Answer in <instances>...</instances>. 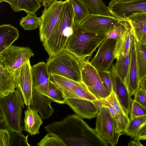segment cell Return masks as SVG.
Segmentation results:
<instances>
[{
	"mask_svg": "<svg viewBox=\"0 0 146 146\" xmlns=\"http://www.w3.org/2000/svg\"><path fill=\"white\" fill-rule=\"evenodd\" d=\"M140 83L138 75L134 41L132 48L131 62L127 80L128 89L131 96L134 95L140 87Z\"/></svg>",
	"mask_w": 146,
	"mask_h": 146,
	"instance_id": "obj_21",
	"label": "cell"
},
{
	"mask_svg": "<svg viewBox=\"0 0 146 146\" xmlns=\"http://www.w3.org/2000/svg\"><path fill=\"white\" fill-rule=\"evenodd\" d=\"M104 99L115 109L118 113L125 112L122 109L113 90L107 97Z\"/></svg>",
	"mask_w": 146,
	"mask_h": 146,
	"instance_id": "obj_38",
	"label": "cell"
},
{
	"mask_svg": "<svg viewBox=\"0 0 146 146\" xmlns=\"http://www.w3.org/2000/svg\"><path fill=\"white\" fill-rule=\"evenodd\" d=\"M69 106L77 115L82 118L91 119L96 116L102 105L101 100L94 101L70 98L66 100Z\"/></svg>",
	"mask_w": 146,
	"mask_h": 146,
	"instance_id": "obj_15",
	"label": "cell"
},
{
	"mask_svg": "<svg viewBox=\"0 0 146 146\" xmlns=\"http://www.w3.org/2000/svg\"><path fill=\"white\" fill-rule=\"evenodd\" d=\"M120 21L112 15L90 14L79 25L86 31L105 34L117 25Z\"/></svg>",
	"mask_w": 146,
	"mask_h": 146,
	"instance_id": "obj_14",
	"label": "cell"
},
{
	"mask_svg": "<svg viewBox=\"0 0 146 146\" xmlns=\"http://www.w3.org/2000/svg\"><path fill=\"white\" fill-rule=\"evenodd\" d=\"M117 0H111V2H115L116 1H117Z\"/></svg>",
	"mask_w": 146,
	"mask_h": 146,
	"instance_id": "obj_46",
	"label": "cell"
},
{
	"mask_svg": "<svg viewBox=\"0 0 146 146\" xmlns=\"http://www.w3.org/2000/svg\"><path fill=\"white\" fill-rule=\"evenodd\" d=\"M50 80L62 92L66 99H78L89 101L100 100L89 91L82 82H76L54 74L50 75Z\"/></svg>",
	"mask_w": 146,
	"mask_h": 146,
	"instance_id": "obj_7",
	"label": "cell"
},
{
	"mask_svg": "<svg viewBox=\"0 0 146 146\" xmlns=\"http://www.w3.org/2000/svg\"><path fill=\"white\" fill-rule=\"evenodd\" d=\"M137 137L140 140H146V123L142 127L138 132Z\"/></svg>",
	"mask_w": 146,
	"mask_h": 146,
	"instance_id": "obj_42",
	"label": "cell"
},
{
	"mask_svg": "<svg viewBox=\"0 0 146 146\" xmlns=\"http://www.w3.org/2000/svg\"><path fill=\"white\" fill-rule=\"evenodd\" d=\"M41 23L40 17L35 14L28 13L20 20L19 25L24 30L32 31L39 28Z\"/></svg>",
	"mask_w": 146,
	"mask_h": 146,
	"instance_id": "obj_29",
	"label": "cell"
},
{
	"mask_svg": "<svg viewBox=\"0 0 146 146\" xmlns=\"http://www.w3.org/2000/svg\"><path fill=\"white\" fill-rule=\"evenodd\" d=\"M34 55L29 47L12 45L0 53V61L9 71L13 72Z\"/></svg>",
	"mask_w": 146,
	"mask_h": 146,
	"instance_id": "obj_8",
	"label": "cell"
},
{
	"mask_svg": "<svg viewBox=\"0 0 146 146\" xmlns=\"http://www.w3.org/2000/svg\"><path fill=\"white\" fill-rule=\"evenodd\" d=\"M81 74L82 82L98 99H105L110 95V93L103 84L97 70L85 60H83Z\"/></svg>",
	"mask_w": 146,
	"mask_h": 146,
	"instance_id": "obj_10",
	"label": "cell"
},
{
	"mask_svg": "<svg viewBox=\"0 0 146 146\" xmlns=\"http://www.w3.org/2000/svg\"><path fill=\"white\" fill-rule=\"evenodd\" d=\"M16 88L13 72L9 71L0 61V98L7 96Z\"/></svg>",
	"mask_w": 146,
	"mask_h": 146,
	"instance_id": "obj_20",
	"label": "cell"
},
{
	"mask_svg": "<svg viewBox=\"0 0 146 146\" xmlns=\"http://www.w3.org/2000/svg\"><path fill=\"white\" fill-rule=\"evenodd\" d=\"M87 7L90 14L112 15L102 0H81Z\"/></svg>",
	"mask_w": 146,
	"mask_h": 146,
	"instance_id": "obj_28",
	"label": "cell"
},
{
	"mask_svg": "<svg viewBox=\"0 0 146 146\" xmlns=\"http://www.w3.org/2000/svg\"><path fill=\"white\" fill-rule=\"evenodd\" d=\"M10 146H29L28 141L29 135L25 136L22 132L11 133Z\"/></svg>",
	"mask_w": 146,
	"mask_h": 146,
	"instance_id": "obj_34",
	"label": "cell"
},
{
	"mask_svg": "<svg viewBox=\"0 0 146 146\" xmlns=\"http://www.w3.org/2000/svg\"><path fill=\"white\" fill-rule=\"evenodd\" d=\"M115 118L119 130L122 134H123L129 125L130 118L125 112L118 113Z\"/></svg>",
	"mask_w": 146,
	"mask_h": 146,
	"instance_id": "obj_35",
	"label": "cell"
},
{
	"mask_svg": "<svg viewBox=\"0 0 146 146\" xmlns=\"http://www.w3.org/2000/svg\"><path fill=\"white\" fill-rule=\"evenodd\" d=\"M136 60L139 80L146 77V44L137 41L135 38Z\"/></svg>",
	"mask_w": 146,
	"mask_h": 146,
	"instance_id": "obj_25",
	"label": "cell"
},
{
	"mask_svg": "<svg viewBox=\"0 0 146 146\" xmlns=\"http://www.w3.org/2000/svg\"><path fill=\"white\" fill-rule=\"evenodd\" d=\"M128 24L127 21H120L117 25L105 34L107 38L117 39L123 33Z\"/></svg>",
	"mask_w": 146,
	"mask_h": 146,
	"instance_id": "obj_33",
	"label": "cell"
},
{
	"mask_svg": "<svg viewBox=\"0 0 146 146\" xmlns=\"http://www.w3.org/2000/svg\"><path fill=\"white\" fill-rule=\"evenodd\" d=\"M131 51L132 48L126 54L119 56L116 59V61L115 64L113 65L117 74L127 88L128 76Z\"/></svg>",
	"mask_w": 146,
	"mask_h": 146,
	"instance_id": "obj_24",
	"label": "cell"
},
{
	"mask_svg": "<svg viewBox=\"0 0 146 146\" xmlns=\"http://www.w3.org/2000/svg\"><path fill=\"white\" fill-rule=\"evenodd\" d=\"M11 132L7 128L0 129V146H10Z\"/></svg>",
	"mask_w": 146,
	"mask_h": 146,
	"instance_id": "obj_39",
	"label": "cell"
},
{
	"mask_svg": "<svg viewBox=\"0 0 146 146\" xmlns=\"http://www.w3.org/2000/svg\"><path fill=\"white\" fill-rule=\"evenodd\" d=\"M140 86V87L144 90L146 93V77L141 81Z\"/></svg>",
	"mask_w": 146,
	"mask_h": 146,
	"instance_id": "obj_45",
	"label": "cell"
},
{
	"mask_svg": "<svg viewBox=\"0 0 146 146\" xmlns=\"http://www.w3.org/2000/svg\"><path fill=\"white\" fill-rule=\"evenodd\" d=\"M3 2L9 3L14 12H20L23 10L27 14H35L42 6L39 0H0V3Z\"/></svg>",
	"mask_w": 146,
	"mask_h": 146,
	"instance_id": "obj_23",
	"label": "cell"
},
{
	"mask_svg": "<svg viewBox=\"0 0 146 146\" xmlns=\"http://www.w3.org/2000/svg\"><path fill=\"white\" fill-rule=\"evenodd\" d=\"M34 88L41 94L50 97L48 88L50 75L46 62H38L32 66Z\"/></svg>",
	"mask_w": 146,
	"mask_h": 146,
	"instance_id": "obj_17",
	"label": "cell"
},
{
	"mask_svg": "<svg viewBox=\"0 0 146 146\" xmlns=\"http://www.w3.org/2000/svg\"><path fill=\"white\" fill-rule=\"evenodd\" d=\"M73 11V22L79 25L90 14L86 6L81 0H69Z\"/></svg>",
	"mask_w": 146,
	"mask_h": 146,
	"instance_id": "obj_26",
	"label": "cell"
},
{
	"mask_svg": "<svg viewBox=\"0 0 146 146\" xmlns=\"http://www.w3.org/2000/svg\"><path fill=\"white\" fill-rule=\"evenodd\" d=\"M83 60L64 50L59 54L47 59L46 65L50 75H60L78 82H82V69Z\"/></svg>",
	"mask_w": 146,
	"mask_h": 146,
	"instance_id": "obj_5",
	"label": "cell"
},
{
	"mask_svg": "<svg viewBox=\"0 0 146 146\" xmlns=\"http://www.w3.org/2000/svg\"><path fill=\"white\" fill-rule=\"evenodd\" d=\"M117 39L107 38L100 44L90 62L97 70L109 71L113 65Z\"/></svg>",
	"mask_w": 146,
	"mask_h": 146,
	"instance_id": "obj_12",
	"label": "cell"
},
{
	"mask_svg": "<svg viewBox=\"0 0 146 146\" xmlns=\"http://www.w3.org/2000/svg\"><path fill=\"white\" fill-rule=\"evenodd\" d=\"M38 146H66V145L55 135L48 133L37 143Z\"/></svg>",
	"mask_w": 146,
	"mask_h": 146,
	"instance_id": "obj_31",
	"label": "cell"
},
{
	"mask_svg": "<svg viewBox=\"0 0 146 146\" xmlns=\"http://www.w3.org/2000/svg\"><path fill=\"white\" fill-rule=\"evenodd\" d=\"M132 23L137 24H146V14L139 15H133L128 18Z\"/></svg>",
	"mask_w": 146,
	"mask_h": 146,
	"instance_id": "obj_41",
	"label": "cell"
},
{
	"mask_svg": "<svg viewBox=\"0 0 146 146\" xmlns=\"http://www.w3.org/2000/svg\"><path fill=\"white\" fill-rule=\"evenodd\" d=\"M48 133L58 138L66 146H108L107 141L78 115H68L61 121L44 127Z\"/></svg>",
	"mask_w": 146,
	"mask_h": 146,
	"instance_id": "obj_1",
	"label": "cell"
},
{
	"mask_svg": "<svg viewBox=\"0 0 146 146\" xmlns=\"http://www.w3.org/2000/svg\"><path fill=\"white\" fill-rule=\"evenodd\" d=\"M134 95L135 100L146 108V93L144 90L140 87Z\"/></svg>",
	"mask_w": 146,
	"mask_h": 146,
	"instance_id": "obj_40",
	"label": "cell"
},
{
	"mask_svg": "<svg viewBox=\"0 0 146 146\" xmlns=\"http://www.w3.org/2000/svg\"><path fill=\"white\" fill-rule=\"evenodd\" d=\"M146 123V115L130 118L129 125L123 134L132 138L137 137L142 127Z\"/></svg>",
	"mask_w": 146,
	"mask_h": 146,
	"instance_id": "obj_27",
	"label": "cell"
},
{
	"mask_svg": "<svg viewBox=\"0 0 146 146\" xmlns=\"http://www.w3.org/2000/svg\"><path fill=\"white\" fill-rule=\"evenodd\" d=\"M66 0H55L44 7L40 17L41 23L39 28L40 41L43 43L50 36L55 26L56 19Z\"/></svg>",
	"mask_w": 146,
	"mask_h": 146,
	"instance_id": "obj_11",
	"label": "cell"
},
{
	"mask_svg": "<svg viewBox=\"0 0 146 146\" xmlns=\"http://www.w3.org/2000/svg\"><path fill=\"white\" fill-rule=\"evenodd\" d=\"M19 36L17 28L9 24L0 26V53L11 45Z\"/></svg>",
	"mask_w": 146,
	"mask_h": 146,
	"instance_id": "obj_22",
	"label": "cell"
},
{
	"mask_svg": "<svg viewBox=\"0 0 146 146\" xmlns=\"http://www.w3.org/2000/svg\"><path fill=\"white\" fill-rule=\"evenodd\" d=\"M44 7L48 6L55 0H39Z\"/></svg>",
	"mask_w": 146,
	"mask_h": 146,
	"instance_id": "obj_44",
	"label": "cell"
},
{
	"mask_svg": "<svg viewBox=\"0 0 146 146\" xmlns=\"http://www.w3.org/2000/svg\"><path fill=\"white\" fill-rule=\"evenodd\" d=\"M113 89L124 111L129 115L130 113L133 100L128 88L117 75L112 66L110 70Z\"/></svg>",
	"mask_w": 146,
	"mask_h": 146,
	"instance_id": "obj_16",
	"label": "cell"
},
{
	"mask_svg": "<svg viewBox=\"0 0 146 146\" xmlns=\"http://www.w3.org/2000/svg\"><path fill=\"white\" fill-rule=\"evenodd\" d=\"M107 38L106 34L86 31L79 25H75L64 50L82 60L91 56L102 42Z\"/></svg>",
	"mask_w": 146,
	"mask_h": 146,
	"instance_id": "obj_3",
	"label": "cell"
},
{
	"mask_svg": "<svg viewBox=\"0 0 146 146\" xmlns=\"http://www.w3.org/2000/svg\"><path fill=\"white\" fill-rule=\"evenodd\" d=\"M111 15L120 21L133 15L146 14V0H117L107 6Z\"/></svg>",
	"mask_w": 146,
	"mask_h": 146,
	"instance_id": "obj_9",
	"label": "cell"
},
{
	"mask_svg": "<svg viewBox=\"0 0 146 146\" xmlns=\"http://www.w3.org/2000/svg\"><path fill=\"white\" fill-rule=\"evenodd\" d=\"M24 104L22 94L17 88L0 98V122L3 123L11 133L22 132V113Z\"/></svg>",
	"mask_w": 146,
	"mask_h": 146,
	"instance_id": "obj_4",
	"label": "cell"
},
{
	"mask_svg": "<svg viewBox=\"0 0 146 146\" xmlns=\"http://www.w3.org/2000/svg\"><path fill=\"white\" fill-rule=\"evenodd\" d=\"M100 78L106 88L111 93L113 90L112 84L110 70H97Z\"/></svg>",
	"mask_w": 146,
	"mask_h": 146,
	"instance_id": "obj_37",
	"label": "cell"
},
{
	"mask_svg": "<svg viewBox=\"0 0 146 146\" xmlns=\"http://www.w3.org/2000/svg\"><path fill=\"white\" fill-rule=\"evenodd\" d=\"M129 20L132 25L133 34L135 40L142 43L146 44V24L132 23Z\"/></svg>",
	"mask_w": 146,
	"mask_h": 146,
	"instance_id": "obj_32",
	"label": "cell"
},
{
	"mask_svg": "<svg viewBox=\"0 0 146 146\" xmlns=\"http://www.w3.org/2000/svg\"><path fill=\"white\" fill-rule=\"evenodd\" d=\"M74 26L72 7L69 0H66L56 19L51 34L48 39L42 43L49 57L59 54L64 50Z\"/></svg>",
	"mask_w": 146,
	"mask_h": 146,
	"instance_id": "obj_2",
	"label": "cell"
},
{
	"mask_svg": "<svg viewBox=\"0 0 146 146\" xmlns=\"http://www.w3.org/2000/svg\"><path fill=\"white\" fill-rule=\"evenodd\" d=\"M17 88L21 92L25 104L31 106L34 90L32 66L30 60L14 71Z\"/></svg>",
	"mask_w": 146,
	"mask_h": 146,
	"instance_id": "obj_13",
	"label": "cell"
},
{
	"mask_svg": "<svg viewBox=\"0 0 146 146\" xmlns=\"http://www.w3.org/2000/svg\"><path fill=\"white\" fill-rule=\"evenodd\" d=\"M130 114V118L146 115V108L138 103L133 99Z\"/></svg>",
	"mask_w": 146,
	"mask_h": 146,
	"instance_id": "obj_36",
	"label": "cell"
},
{
	"mask_svg": "<svg viewBox=\"0 0 146 146\" xmlns=\"http://www.w3.org/2000/svg\"><path fill=\"white\" fill-rule=\"evenodd\" d=\"M140 140L137 137H135L133 140L129 141L128 143V146H143V145L140 142Z\"/></svg>",
	"mask_w": 146,
	"mask_h": 146,
	"instance_id": "obj_43",
	"label": "cell"
},
{
	"mask_svg": "<svg viewBox=\"0 0 146 146\" xmlns=\"http://www.w3.org/2000/svg\"><path fill=\"white\" fill-rule=\"evenodd\" d=\"M129 24L125 31L117 39L114 52V58L116 59L119 56L127 54L131 49L135 40L133 29L131 22L127 21Z\"/></svg>",
	"mask_w": 146,
	"mask_h": 146,
	"instance_id": "obj_18",
	"label": "cell"
},
{
	"mask_svg": "<svg viewBox=\"0 0 146 146\" xmlns=\"http://www.w3.org/2000/svg\"><path fill=\"white\" fill-rule=\"evenodd\" d=\"M38 112L30 106H27L25 111V117L23 119L25 130L31 135L39 134V129L43 123L42 118Z\"/></svg>",
	"mask_w": 146,
	"mask_h": 146,
	"instance_id": "obj_19",
	"label": "cell"
},
{
	"mask_svg": "<svg viewBox=\"0 0 146 146\" xmlns=\"http://www.w3.org/2000/svg\"><path fill=\"white\" fill-rule=\"evenodd\" d=\"M50 97L55 102L59 104H65L66 99L60 90L50 80L48 88Z\"/></svg>",
	"mask_w": 146,
	"mask_h": 146,
	"instance_id": "obj_30",
	"label": "cell"
},
{
	"mask_svg": "<svg viewBox=\"0 0 146 146\" xmlns=\"http://www.w3.org/2000/svg\"><path fill=\"white\" fill-rule=\"evenodd\" d=\"M95 129L99 135L112 146L115 145L122 133L116 120L111 115L108 108L102 104L96 116Z\"/></svg>",
	"mask_w": 146,
	"mask_h": 146,
	"instance_id": "obj_6",
	"label": "cell"
}]
</instances>
